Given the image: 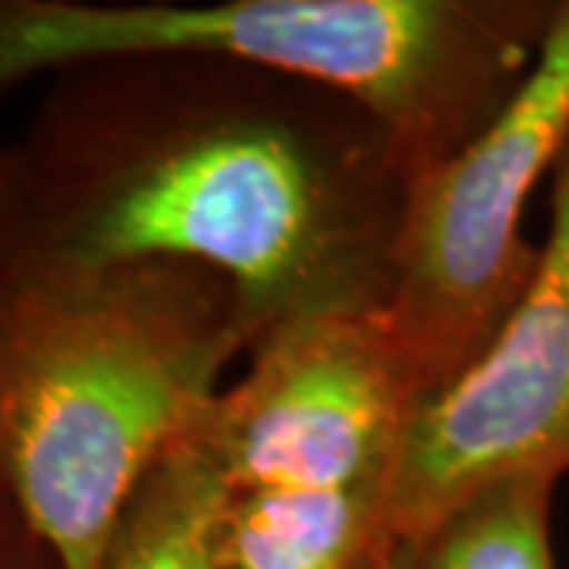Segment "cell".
<instances>
[{
    "instance_id": "cell-1",
    "label": "cell",
    "mask_w": 569,
    "mask_h": 569,
    "mask_svg": "<svg viewBox=\"0 0 569 569\" xmlns=\"http://www.w3.org/2000/svg\"><path fill=\"white\" fill-rule=\"evenodd\" d=\"M61 92L7 152L0 266L174 263L228 288L250 346L276 326L380 310L389 238L295 130L162 123L118 63Z\"/></svg>"
},
{
    "instance_id": "cell-2",
    "label": "cell",
    "mask_w": 569,
    "mask_h": 569,
    "mask_svg": "<svg viewBox=\"0 0 569 569\" xmlns=\"http://www.w3.org/2000/svg\"><path fill=\"white\" fill-rule=\"evenodd\" d=\"M241 348L231 295L203 269L0 266V500L54 569L99 567Z\"/></svg>"
},
{
    "instance_id": "cell-3",
    "label": "cell",
    "mask_w": 569,
    "mask_h": 569,
    "mask_svg": "<svg viewBox=\"0 0 569 569\" xmlns=\"http://www.w3.org/2000/svg\"><path fill=\"white\" fill-rule=\"evenodd\" d=\"M550 17L456 0H0V96L48 70L219 54L346 92L383 123L408 178L485 130Z\"/></svg>"
},
{
    "instance_id": "cell-4",
    "label": "cell",
    "mask_w": 569,
    "mask_h": 569,
    "mask_svg": "<svg viewBox=\"0 0 569 569\" xmlns=\"http://www.w3.org/2000/svg\"><path fill=\"white\" fill-rule=\"evenodd\" d=\"M569 142V0L553 7L526 80L443 162L408 174L389 238L380 323L418 396L452 383L526 295L541 244L529 197Z\"/></svg>"
},
{
    "instance_id": "cell-5",
    "label": "cell",
    "mask_w": 569,
    "mask_h": 569,
    "mask_svg": "<svg viewBox=\"0 0 569 569\" xmlns=\"http://www.w3.org/2000/svg\"><path fill=\"white\" fill-rule=\"evenodd\" d=\"M244 377L206 408L187 443L228 490L383 488L421 396L367 313H323L260 336Z\"/></svg>"
},
{
    "instance_id": "cell-6",
    "label": "cell",
    "mask_w": 569,
    "mask_h": 569,
    "mask_svg": "<svg viewBox=\"0 0 569 569\" xmlns=\"http://www.w3.org/2000/svg\"><path fill=\"white\" fill-rule=\"evenodd\" d=\"M535 279L478 361L411 411L383 493L389 545H418L475 490L569 471V142Z\"/></svg>"
},
{
    "instance_id": "cell-7",
    "label": "cell",
    "mask_w": 569,
    "mask_h": 569,
    "mask_svg": "<svg viewBox=\"0 0 569 569\" xmlns=\"http://www.w3.org/2000/svg\"><path fill=\"white\" fill-rule=\"evenodd\" d=\"M383 488L228 490L224 569H365L380 550Z\"/></svg>"
},
{
    "instance_id": "cell-8",
    "label": "cell",
    "mask_w": 569,
    "mask_h": 569,
    "mask_svg": "<svg viewBox=\"0 0 569 569\" xmlns=\"http://www.w3.org/2000/svg\"><path fill=\"white\" fill-rule=\"evenodd\" d=\"M222 475L193 443L171 449L121 509L96 569H224Z\"/></svg>"
},
{
    "instance_id": "cell-9",
    "label": "cell",
    "mask_w": 569,
    "mask_h": 569,
    "mask_svg": "<svg viewBox=\"0 0 569 569\" xmlns=\"http://www.w3.org/2000/svg\"><path fill=\"white\" fill-rule=\"evenodd\" d=\"M557 475L490 481L415 548V569H553L550 500Z\"/></svg>"
},
{
    "instance_id": "cell-10",
    "label": "cell",
    "mask_w": 569,
    "mask_h": 569,
    "mask_svg": "<svg viewBox=\"0 0 569 569\" xmlns=\"http://www.w3.org/2000/svg\"><path fill=\"white\" fill-rule=\"evenodd\" d=\"M365 569H415V548L411 545H392L380 550Z\"/></svg>"
},
{
    "instance_id": "cell-11",
    "label": "cell",
    "mask_w": 569,
    "mask_h": 569,
    "mask_svg": "<svg viewBox=\"0 0 569 569\" xmlns=\"http://www.w3.org/2000/svg\"><path fill=\"white\" fill-rule=\"evenodd\" d=\"M7 209H10V168H7V156H0V244L7 228Z\"/></svg>"
}]
</instances>
